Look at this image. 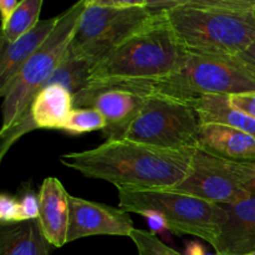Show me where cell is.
Segmentation results:
<instances>
[{
    "label": "cell",
    "mask_w": 255,
    "mask_h": 255,
    "mask_svg": "<svg viewBox=\"0 0 255 255\" xmlns=\"http://www.w3.org/2000/svg\"><path fill=\"white\" fill-rule=\"evenodd\" d=\"M194 152L120 138L62 154L60 162L87 178L110 182L116 188H173L186 178Z\"/></svg>",
    "instance_id": "obj_1"
},
{
    "label": "cell",
    "mask_w": 255,
    "mask_h": 255,
    "mask_svg": "<svg viewBox=\"0 0 255 255\" xmlns=\"http://www.w3.org/2000/svg\"><path fill=\"white\" fill-rule=\"evenodd\" d=\"M187 51L179 44L164 10L125 40L92 69L95 80H144L158 82L179 69Z\"/></svg>",
    "instance_id": "obj_2"
},
{
    "label": "cell",
    "mask_w": 255,
    "mask_h": 255,
    "mask_svg": "<svg viewBox=\"0 0 255 255\" xmlns=\"http://www.w3.org/2000/svg\"><path fill=\"white\" fill-rule=\"evenodd\" d=\"M178 39L189 54L233 57L255 40L253 12H236L182 5L164 10Z\"/></svg>",
    "instance_id": "obj_3"
},
{
    "label": "cell",
    "mask_w": 255,
    "mask_h": 255,
    "mask_svg": "<svg viewBox=\"0 0 255 255\" xmlns=\"http://www.w3.org/2000/svg\"><path fill=\"white\" fill-rule=\"evenodd\" d=\"M120 208L139 214L154 211L174 234L197 237L216 247L228 218L226 206L173 188H117Z\"/></svg>",
    "instance_id": "obj_4"
},
{
    "label": "cell",
    "mask_w": 255,
    "mask_h": 255,
    "mask_svg": "<svg viewBox=\"0 0 255 255\" xmlns=\"http://www.w3.org/2000/svg\"><path fill=\"white\" fill-rule=\"evenodd\" d=\"M90 0H79L59 15L56 26L46 41L30 57L11 80L2 96V126L0 133L9 129L29 109L37 92L46 85L69 51L80 19Z\"/></svg>",
    "instance_id": "obj_5"
},
{
    "label": "cell",
    "mask_w": 255,
    "mask_h": 255,
    "mask_svg": "<svg viewBox=\"0 0 255 255\" xmlns=\"http://www.w3.org/2000/svg\"><path fill=\"white\" fill-rule=\"evenodd\" d=\"M159 92L192 102L204 95L255 92V79L233 57L204 56L187 52L174 74L157 82Z\"/></svg>",
    "instance_id": "obj_6"
},
{
    "label": "cell",
    "mask_w": 255,
    "mask_h": 255,
    "mask_svg": "<svg viewBox=\"0 0 255 255\" xmlns=\"http://www.w3.org/2000/svg\"><path fill=\"white\" fill-rule=\"evenodd\" d=\"M156 12L146 6L112 7L89 2L70 44V52L94 69Z\"/></svg>",
    "instance_id": "obj_7"
},
{
    "label": "cell",
    "mask_w": 255,
    "mask_h": 255,
    "mask_svg": "<svg viewBox=\"0 0 255 255\" xmlns=\"http://www.w3.org/2000/svg\"><path fill=\"white\" fill-rule=\"evenodd\" d=\"M199 125L189 102L154 92L127 131L125 138L169 149H198Z\"/></svg>",
    "instance_id": "obj_8"
},
{
    "label": "cell",
    "mask_w": 255,
    "mask_h": 255,
    "mask_svg": "<svg viewBox=\"0 0 255 255\" xmlns=\"http://www.w3.org/2000/svg\"><path fill=\"white\" fill-rule=\"evenodd\" d=\"M157 91L154 81L95 80L74 95V105L75 109L90 107L101 112L106 120L102 131L106 141L120 139L126 137L147 100Z\"/></svg>",
    "instance_id": "obj_9"
},
{
    "label": "cell",
    "mask_w": 255,
    "mask_h": 255,
    "mask_svg": "<svg viewBox=\"0 0 255 255\" xmlns=\"http://www.w3.org/2000/svg\"><path fill=\"white\" fill-rule=\"evenodd\" d=\"M255 179V163L237 162L196 149L186 178L173 187L183 193L229 206L248 198Z\"/></svg>",
    "instance_id": "obj_10"
},
{
    "label": "cell",
    "mask_w": 255,
    "mask_h": 255,
    "mask_svg": "<svg viewBox=\"0 0 255 255\" xmlns=\"http://www.w3.org/2000/svg\"><path fill=\"white\" fill-rule=\"evenodd\" d=\"M133 222L124 209L70 196L67 243L92 236L129 237Z\"/></svg>",
    "instance_id": "obj_11"
},
{
    "label": "cell",
    "mask_w": 255,
    "mask_h": 255,
    "mask_svg": "<svg viewBox=\"0 0 255 255\" xmlns=\"http://www.w3.org/2000/svg\"><path fill=\"white\" fill-rule=\"evenodd\" d=\"M37 223L46 241L55 248L67 243L70 223V194L56 177L42 181L39 192Z\"/></svg>",
    "instance_id": "obj_12"
},
{
    "label": "cell",
    "mask_w": 255,
    "mask_h": 255,
    "mask_svg": "<svg viewBox=\"0 0 255 255\" xmlns=\"http://www.w3.org/2000/svg\"><path fill=\"white\" fill-rule=\"evenodd\" d=\"M228 218L217 241V253L247 255L255 252V196L226 206Z\"/></svg>",
    "instance_id": "obj_13"
},
{
    "label": "cell",
    "mask_w": 255,
    "mask_h": 255,
    "mask_svg": "<svg viewBox=\"0 0 255 255\" xmlns=\"http://www.w3.org/2000/svg\"><path fill=\"white\" fill-rule=\"evenodd\" d=\"M199 149L237 162L255 163V137L221 124L199 125Z\"/></svg>",
    "instance_id": "obj_14"
},
{
    "label": "cell",
    "mask_w": 255,
    "mask_h": 255,
    "mask_svg": "<svg viewBox=\"0 0 255 255\" xmlns=\"http://www.w3.org/2000/svg\"><path fill=\"white\" fill-rule=\"evenodd\" d=\"M74 109L71 91L61 85H47L37 92L29 109L17 120H27L34 129H62Z\"/></svg>",
    "instance_id": "obj_15"
},
{
    "label": "cell",
    "mask_w": 255,
    "mask_h": 255,
    "mask_svg": "<svg viewBox=\"0 0 255 255\" xmlns=\"http://www.w3.org/2000/svg\"><path fill=\"white\" fill-rule=\"evenodd\" d=\"M57 20L59 16L40 20L34 29L20 36L11 44L2 46L0 57V92L6 89L7 85L16 76L27 60L46 41L49 35L56 26Z\"/></svg>",
    "instance_id": "obj_16"
},
{
    "label": "cell",
    "mask_w": 255,
    "mask_h": 255,
    "mask_svg": "<svg viewBox=\"0 0 255 255\" xmlns=\"http://www.w3.org/2000/svg\"><path fill=\"white\" fill-rule=\"evenodd\" d=\"M196 110L201 124H221L255 137V119L234 109L227 95H204L189 102Z\"/></svg>",
    "instance_id": "obj_17"
},
{
    "label": "cell",
    "mask_w": 255,
    "mask_h": 255,
    "mask_svg": "<svg viewBox=\"0 0 255 255\" xmlns=\"http://www.w3.org/2000/svg\"><path fill=\"white\" fill-rule=\"evenodd\" d=\"M50 246L37 219L4 226L0 233V255H49Z\"/></svg>",
    "instance_id": "obj_18"
},
{
    "label": "cell",
    "mask_w": 255,
    "mask_h": 255,
    "mask_svg": "<svg viewBox=\"0 0 255 255\" xmlns=\"http://www.w3.org/2000/svg\"><path fill=\"white\" fill-rule=\"evenodd\" d=\"M42 2L44 0H20L6 22L2 24V46L14 42L39 24Z\"/></svg>",
    "instance_id": "obj_19"
},
{
    "label": "cell",
    "mask_w": 255,
    "mask_h": 255,
    "mask_svg": "<svg viewBox=\"0 0 255 255\" xmlns=\"http://www.w3.org/2000/svg\"><path fill=\"white\" fill-rule=\"evenodd\" d=\"M91 71V64H89L85 60L75 57L69 50L60 66L57 67L54 75L50 77L45 86H47V85H61L75 95L89 84Z\"/></svg>",
    "instance_id": "obj_20"
},
{
    "label": "cell",
    "mask_w": 255,
    "mask_h": 255,
    "mask_svg": "<svg viewBox=\"0 0 255 255\" xmlns=\"http://www.w3.org/2000/svg\"><path fill=\"white\" fill-rule=\"evenodd\" d=\"M105 127H106V120L101 112L90 107H81V109L72 110L62 127V131L72 134H80L100 131V129L104 131Z\"/></svg>",
    "instance_id": "obj_21"
},
{
    "label": "cell",
    "mask_w": 255,
    "mask_h": 255,
    "mask_svg": "<svg viewBox=\"0 0 255 255\" xmlns=\"http://www.w3.org/2000/svg\"><path fill=\"white\" fill-rule=\"evenodd\" d=\"M129 238L136 246L138 255H186L169 248L151 231L134 228L129 234Z\"/></svg>",
    "instance_id": "obj_22"
},
{
    "label": "cell",
    "mask_w": 255,
    "mask_h": 255,
    "mask_svg": "<svg viewBox=\"0 0 255 255\" xmlns=\"http://www.w3.org/2000/svg\"><path fill=\"white\" fill-rule=\"evenodd\" d=\"M187 6L224 10L236 12H253L255 0H189Z\"/></svg>",
    "instance_id": "obj_23"
},
{
    "label": "cell",
    "mask_w": 255,
    "mask_h": 255,
    "mask_svg": "<svg viewBox=\"0 0 255 255\" xmlns=\"http://www.w3.org/2000/svg\"><path fill=\"white\" fill-rule=\"evenodd\" d=\"M0 222L2 226L21 223L19 199L7 194L0 196Z\"/></svg>",
    "instance_id": "obj_24"
},
{
    "label": "cell",
    "mask_w": 255,
    "mask_h": 255,
    "mask_svg": "<svg viewBox=\"0 0 255 255\" xmlns=\"http://www.w3.org/2000/svg\"><path fill=\"white\" fill-rule=\"evenodd\" d=\"M19 203L20 212H21V222L37 219L40 211L39 194H35L30 189H26L25 192H22L21 197L19 198Z\"/></svg>",
    "instance_id": "obj_25"
},
{
    "label": "cell",
    "mask_w": 255,
    "mask_h": 255,
    "mask_svg": "<svg viewBox=\"0 0 255 255\" xmlns=\"http://www.w3.org/2000/svg\"><path fill=\"white\" fill-rule=\"evenodd\" d=\"M229 102L234 109L241 110L255 119V92L232 95L229 96Z\"/></svg>",
    "instance_id": "obj_26"
},
{
    "label": "cell",
    "mask_w": 255,
    "mask_h": 255,
    "mask_svg": "<svg viewBox=\"0 0 255 255\" xmlns=\"http://www.w3.org/2000/svg\"><path fill=\"white\" fill-rule=\"evenodd\" d=\"M233 59L255 79V40L241 54L233 56Z\"/></svg>",
    "instance_id": "obj_27"
},
{
    "label": "cell",
    "mask_w": 255,
    "mask_h": 255,
    "mask_svg": "<svg viewBox=\"0 0 255 255\" xmlns=\"http://www.w3.org/2000/svg\"><path fill=\"white\" fill-rule=\"evenodd\" d=\"M139 216H142L144 219H146L147 223H148V226H149V228H151V232H153V233L162 234L163 232L169 231L168 226H167L164 218L161 216V214L157 213V212L143 211L139 213Z\"/></svg>",
    "instance_id": "obj_28"
},
{
    "label": "cell",
    "mask_w": 255,
    "mask_h": 255,
    "mask_svg": "<svg viewBox=\"0 0 255 255\" xmlns=\"http://www.w3.org/2000/svg\"><path fill=\"white\" fill-rule=\"evenodd\" d=\"M90 4L112 7H134L144 6L146 0H90Z\"/></svg>",
    "instance_id": "obj_29"
},
{
    "label": "cell",
    "mask_w": 255,
    "mask_h": 255,
    "mask_svg": "<svg viewBox=\"0 0 255 255\" xmlns=\"http://www.w3.org/2000/svg\"><path fill=\"white\" fill-rule=\"evenodd\" d=\"M189 0H146L144 6L148 9L158 11V10H168L172 7L186 5Z\"/></svg>",
    "instance_id": "obj_30"
},
{
    "label": "cell",
    "mask_w": 255,
    "mask_h": 255,
    "mask_svg": "<svg viewBox=\"0 0 255 255\" xmlns=\"http://www.w3.org/2000/svg\"><path fill=\"white\" fill-rule=\"evenodd\" d=\"M17 4H19L17 0H0V12H1L2 24L6 22V20L9 19Z\"/></svg>",
    "instance_id": "obj_31"
},
{
    "label": "cell",
    "mask_w": 255,
    "mask_h": 255,
    "mask_svg": "<svg viewBox=\"0 0 255 255\" xmlns=\"http://www.w3.org/2000/svg\"><path fill=\"white\" fill-rule=\"evenodd\" d=\"M206 249L198 242H189L187 243L186 255H206Z\"/></svg>",
    "instance_id": "obj_32"
},
{
    "label": "cell",
    "mask_w": 255,
    "mask_h": 255,
    "mask_svg": "<svg viewBox=\"0 0 255 255\" xmlns=\"http://www.w3.org/2000/svg\"><path fill=\"white\" fill-rule=\"evenodd\" d=\"M248 192L251 193V196H255V179L248 186Z\"/></svg>",
    "instance_id": "obj_33"
},
{
    "label": "cell",
    "mask_w": 255,
    "mask_h": 255,
    "mask_svg": "<svg viewBox=\"0 0 255 255\" xmlns=\"http://www.w3.org/2000/svg\"><path fill=\"white\" fill-rule=\"evenodd\" d=\"M247 255H255V252H253V253H251V254H247Z\"/></svg>",
    "instance_id": "obj_34"
},
{
    "label": "cell",
    "mask_w": 255,
    "mask_h": 255,
    "mask_svg": "<svg viewBox=\"0 0 255 255\" xmlns=\"http://www.w3.org/2000/svg\"><path fill=\"white\" fill-rule=\"evenodd\" d=\"M216 255H227V254H222V253H217Z\"/></svg>",
    "instance_id": "obj_35"
},
{
    "label": "cell",
    "mask_w": 255,
    "mask_h": 255,
    "mask_svg": "<svg viewBox=\"0 0 255 255\" xmlns=\"http://www.w3.org/2000/svg\"><path fill=\"white\" fill-rule=\"evenodd\" d=\"M253 15H254V17H255V9L253 10Z\"/></svg>",
    "instance_id": "obj_36"
}]
</instances>
